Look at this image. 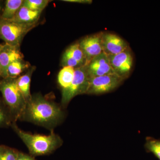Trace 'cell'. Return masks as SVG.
I'll list each match as a JSON object with an SVG mask.
<instances>
[{"mask_svg":"<svg viewBox=\"0 0 160 160\" xmlns=\"http://www.w3.org/2000/svg\"><path fill=\"white\" fill-rule=\"evenodd\" d=\"M66 117L64 108L42 94L32 96L20 117V121L29 122L53 132Z\"/></svg>","mask_w":160,"mask_h":160,"instance_id":"cell-1","label":"cell"},{"mask_svg":"<svg viewBox=\"0 0 160 160\" xmlns=\"http://www.w3.org/2000/svg\"><path fill=\"white\" fill-rule=\"evenodd\" d=\"M11 127L22 141L32 156H39L50 154L62 145L63 140L54 131L48 135L32 134L19 128L16 122L12 124Z\"/></svg>","mask_w":160,"mask_h":160,"instance_id":"cell-2","label":"cell"},{"mask_svg":"<svg viewBox=\"0 0 160 160\" xmlns=\"http://www.w3.org/2000/svg\"><path fill=\"white\" fill-rule=\"evenodd\" d=\"M0 92L3 101L15 122L19 120L26 102L18 86L17 78H7L0 80Z\"/></svg>","mask_w":160,"mask_h":160,"instance_id":"cell-3","label":"cell"},{"mask_svg":"<svg viewBox=\"0 0 160 160\" xmlns=\"http://www.w3.org/2000/svg\"><path fill=\"white\" fill-rule=\"evenodd\" d=\"M36 24H21L0 17V38L7 45L20 46L23 38Z\"/></svg>","mask_w":160,"mask_h":160,"instance_id":"cell-4","label":"cell"},{"mask_svg":"<svg viewBox=\"0 0 160 160\" xmlns=\"http://www.w3.org/2000/svg\"><path fill=\"white\" fill-rule=\"evenodd\" d=\"M89 77L87 67L83 65L75 68L74 78L69 87L62 91V106H68L72 99L78 95L86 94L89 85Z\"/></svg>","mask_w":160,"mask_h":160,"instance_id":"cell-5","label":"cell"},{"mask_svg":"<svg viewBox=\"0 0 160 160\" xmlns=\"http://www.w3.org/2000/svg\"><path fill=\"white\" fill-rule=\"evenodd\" d=\"M124 81L116 74L89 77L86 94L100 95L113 91Z\"/></svg>","mask_w":160,"mask_h":160,"instance_id":"cell-6","label":"cell"},{"mask_svg":"<svg viewBox=\"0 0 160 160\" xmlns=\"http://www.w3.org/2000/svg\"><path fill=\"white\" fill-rule=\"evenodd\" d=\"M107 56L115 74L124 80L128 78L133 66V57L129 48L118 54Z\"/></svg>","mask_w":160,"mask_h":160,"instance_id":"cell-7","label":"cell"},{"mask_svg":"<svg viewBox=\"0 0 160 160\" xmlns=\"http://www.w3.org/2000/svg\"><path fill=\"white\" fill-rule=\"evenodd\" d=\"M102 32L87 36L79 42L86 58V66L92 59L103 52L102 44Z\"/></svg>","mask_w":160,"mask_h":160,"instance_id":"cell-8","label":"cell"},{"mask_svg":"<svg viewBox=\"0 0 160 160\" xmlns=\"http://www.w3.org/2000/svg\"><path fill=\"white\" fill-rule=\"evenodd\" d=\"M23 58L20 46L2 45L0 52V78H8L7 69L9 65L17 60L23 59Z\"/></svg>","mask_w":160,"mask_h":160,"instance_id":"cell-9","label":"cell"},{"mask_svg":"<svg viewBox=\"0 0 160 160\" xmlns=\"http://www.w3.org/2000/svg\"><path fill=\"white\" fill-rule=\"evenodd\" d=\"M102 44L103 52L107 55L118 54L129 48L125 40L110 32H102Z\"/></svg>","mask_w":160,"mask_h":160,"instance_id":"cell-10","label":"cell"},{"mask_svg":"<svg viewBox=\"0 0 160 160\" xmlns=\"http://www.w3.org/2000/svg\"><path fill=\"white\" fill-rule=\"evenodd\" d=\"M86 66L89 77L115 74L109 63L108 56L103 52Z\"/></svg>","mask_w":160,"mask_h":160,"instance_id":"cell-11","label":"cell"},{"mask_svg":"<svg viewBox=\"0 0 160 160\" xmlns=\"http://www.w3.org/2000/svg\"><path fill=\"white\" fill-rule=\"evenodd\" d=\"M42 12V11L31 10L22 4L14 17L10 21L21 24L37 23Z\"/></svg>","mask_w":160,"mask_h":160,"instance_id":"cell-12","label":"cell"},{"mask_svg":"<svg viewBox=\"0 0 160 160\" xmlns=\"http://www.w3.org/2000/svg\"><path fill=\"white\" fill-rule=\"evenodd\" d=\"M35 67H30L26 74L20 76L17 78L18 87L26 102H29L32 96L30 93V84L32 76Z\"/></svg>","mask_w":160,"mask_h":160,"instance_id":"cell-13","label":"cell"},{"mask_svg":"<svg viewBox=\"0 0 160 160\" xmlns=\"http://www.w3.org/2000/svg\"><path fill=\"white\" fill-rule=\"evenodd\" d=\"M75 68L65 66L60 70L58 76V82L62 90L69 87L74 78Z\"/></svg>","mask_w":160,"mask_h":160,"instance_id":"cell-14","label":"cell"},{"mask_svg":"<svg viewBox=\"0 0 160 160\" xmlns=\"http://www.w3.org/2000/svg\"><path fill=\"white\" fill-rule=\"evenodd\" d=\"M23 2L24 0H6L0 17L5 20L12 19L22 5Z\"/></svg>","mask_w":160,"mask_h":160,"instance_id":"cell-15","label":"cell"},{"mask_svg":"<svg viewBox=\"0 0 160 160\" xmlns=\"http://www.w3.org/2000/svg\"><path fill=\"white\" fill-rule=\"evenodd\" d=\"M31 67L29 62L23 59L17 60L10 64L7 69L8 78H17L21 73Z\"/></svg>","mask_w":160,"mask_h":160,"instance_id":"cell-16","label":"cell"},{"mask_svg":"<svg viewBox=\"0 0 160 160\" xmlns=\"http://www.w3.org/2000/svg\"><path fill=\"white\" fill-rule=\"evenodd\" d=\"M13 122H15L9 109L0 99V128L11 127Z\"/></svg>","mask_w":160,"mask_h":160,"instance_id":"cell-17","label":"cell"},{"mask_svg":"<svg viewBox=\"0 0 160 160\" xmlns=\"http://www.w3.org/2000/svg\"><path fill=\"white\" fill-rule=\"evenodd\" d=\"M64 53L74 59L82 66L86 65V58L78 42L71 45L67 48Z\"/></svg>","mask_w":160,"mask_h":160,"instance_id":"cell-18","label":"cell"},{"mask_svg":"<svg viewBox=\"0 0 160 160\" xmlns=\"http://www.w3.org/2000/svg\"><path fill=\"white\" fill-rule=\"evenodd\" d=\"M144 146L147 152L152 153L158 159L160 160V139L147 137Z\"/></svg>","mask_w":160,"mask_h":160,"instance_id":"cell-19","label":"cell"},{"mask_svg":"<svg viewBox=\"0 0 160 160\" xmlns=\"http://www.w3.org/2000/svg\"><path fill=\"white\" fill-rule=\"evenodd\" d=\"M18 152L8 146L0 145V160H17Z\"/></svg>","mask_w":160,"mask_h":160,"instance_id":"cell-20","label":"cell"},{"mask_svg":"<svg viewBox=\"0 0 160 160\" xmlns=\"http://www.w3.org/2000/svg\"><path fill=\"white\" fill-rule=\"evenodd\" d=\"M49 2L48 0H25L23 5L33 11L42 12Z\"/></svg>","mask_w":160,"mask_h":160,"instance_id":"cell-21","label":"cell"},{"mask_svg":"<svg viewBox=\"0 0 160 160\" xmlns=\"http://www.w3.org/2000/svg\"><path fill=\"white\" fill-rule=\"evenodd\" d=\"M62 65L63 67L70 66L74 68L82 66L77 61L64 53L62 58Z\"/></svg>","mask_w":160,"mask_h":160,"instance_id":"cell-22","label":"cell"},{"mask_svg":"<svg viewBox=\"0 0 160 160\" xmlns=\"http://www.w3.org/2000/svg\"><path fill=\"white\" fill-rule=\"evenodd\" d=\"M17 160H36L32 156L23 153L21 152H18Z\"/></svg>","mask_w":160,"mask_h":160,"instance_id":"cell-23","label":"cell"},{"mask_svg":"<svg viewBox=\"0 0 160 160\" xmlns=\"http://www.w3.org/2000/svg\"><path fill=\"white\" fill-rule=\"evenodd\" d=\"M63 1L68 2L83 3V4H90L92 2V1L90 0H63Z\"/></svg>","mask_w":160,"mask_h":160,"instance_id":"cell-24","label":"cell"},{"mask_svg":"<svg viewBox=\"0 0 160 160\" xmlns=\"http://www.w3.org/2000/svg\"><path fill=\"white\" fill-rule=\"evenodd\" d=\"M1 8H2V4H1V1H0V10H1Z\"/></svg>","mask_w":160,"mask_h":160,"instance_id":"cell-25","label":"cell"},{"mask_svg":"<svg viewBox=\"0 0 160 160\" xmlns=\"http://www.w3.org/2000/svg\"><path fill=\"white\" fill-rule=\"evenodd\" d=\"M2 45H0V52H1V49H2Z\"/></svg>","mask_w":160,"mask_h":160,"instance_id":"cell-26","label":"cell"}]
</instances>
